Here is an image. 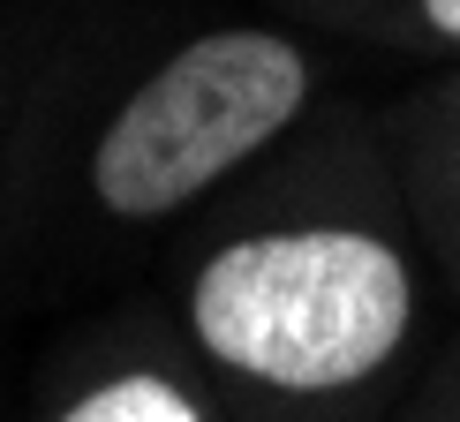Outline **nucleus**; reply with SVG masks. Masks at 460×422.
Masks as SVG:
<instances>
[{"label": "nucleus", "mask_w": 460, "mask_h": 422, "mask_svg": "<svg viewBox=\"0 0 460 422\" xmlns=\"http://www.w3.org/2000/svg\"><path fill=\"white\" fill-rule=\"evenodd\" d=\"M189 317L226 370L279 392H340L400 347L408 264L355 226L249 234L204 264Z\"/></svg>", "instance_id": "f257e3e1"}, {"label": "nucleus", "mask_w": 460, "mask_h": 422, "mask_svg": "<svg viewBox=\"0 0 460 422\" xmlns=\"http://www.w3.org/2000/svg\"><path fill=\"white\" fill-rule=\"evenodd\" d=\"M310 99L302 53L272 31H212L181 46L151 84L106 121L91 181L106 211L159 219L197 189L234 174L249 151H264Z\"/></svg>", "instance_id": "f03ea898"}, {"label": "nucleus", "mask_w": 460, "mask_h": 422, "mask_svg": "<svg viewBox=\"0 0 460 422\" xmlns=\"http://www.w3.org/2000/svg\"><path fill=\"white\" fill-rule=\"evenodd\" d=\"M61 422H204L166 377H113L91 400H75Z\"/></svg>", "instance_id": "7ed1b4c3"}, {"label": "nucleus", "mask_w": 460, "mask_h": 422, "mask_svg": "<svg viewBox=\"0 0 460 422\" xmlns=\"http://www.w3.org/2000/svg\"><path fill=\"white\" fill-rule=\"evenodd\" d=\"M423 15H430L446 38H460V0H423Z\"/></svg>", "instance_id": "20e7f679"}]
</instances>
